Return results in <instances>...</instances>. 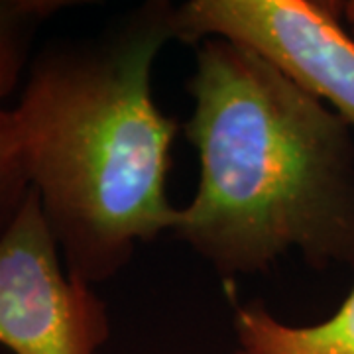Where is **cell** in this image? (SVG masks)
<instances>
[{
  "label": "cell",
  "mask_w": 354,
  "mask_h": 354,
  "mask_svg": "<svg viewBox=\"0 0 354 354\" xmlns=\"http://www.w3.org/2000/svg\"><path fill=\"white\" fill-rule=\"evenodd\" d=\"M109 335L106 305L67 272L32 187L0 239V344L14 354H95Z\"/></svg>",
  "instance_id": "4"
},
{
  "label": "cell",
  "mask_w": 354,
  "mask_h": 354,
  "mask_svg": "<svg viewBox=\"0 0 354 354\" xmlns=\"http://www.w3.org/2000/svg\"><path fill=\"white\" fill-rule=\"evenodd\" d=\"M32 191L24 144L12 109H0V239L12 227Z\"/></svg>",
  "instance_id": "7"
},
{
  "label": "cell",
  "mask_w": 354,
  "mask_h": 354,
  "mask_svg": "<svg viewBox=\"0 0 354 354\" xmlns=\"http://www.w3.org/2000/svg\"><path fill=\"white\" fill-rule=\"evenodd\" d=\"M77 2L67 0H0V102L18 87L32 62L39 28ZM2 109V104H0Z\"/></svg>",
  "instance_id": "6"
},
{
  "label": "cell",
  "mask_w": 354,
  "mask_h": 354,
  "mask_svg": "<svg viewBox=\"0 0 354 354\" xmlns=\"http://www.w3.org/2000/svg\"><path fill=\"white\" fill-rule=\"evenodd\" d=\"M187 88L201 176L174 234L225 276L291 250L315 268L354 266V138L341 116L223 38L199 44Z\"/></svg>",
  "instance_id": "2"
},
{
  "label": "cell",
  "mask_w": 354,
  "mask_h": 354,
  "mask_svg": "<svg viewBox=\"0 0 354 354\" xmlns=\"http://www.w3.org/2000/svg\"><path fill=\"white\" fill-rule=\"evenodd\" d=\"M339 4L313 0H189L176 6V38L244 46L354 127V39Z\"/></svg>",
  "instance_id": "3"
},
{
  "label": "cell",
  "mask_w": 354,
  "mask_h": 354,
  "mask_svg": "<svg viewBox=\"0 0 354 354\" xmlns=\"http://www.w3.org/2000/svg\"><path fill=\"white\" fill-rule=\"evenodd\" d=\"M234 354H354V290L335 315L311 327L279 323L264 304L239 305Z\"/></svg>",
  "instance_id": "5"
},
{
  "label": "cell",
  "mask_w": 354,
  "mask_h": 354,
  "mask_svg": "<svg viewBox=\"0 0 354 354\" xmlns=\"http://www.w3.org/2000/svg\"><path fill=\"white\" fill-rule=\"evenodd\" d=\"M342 6V12H344V18H346V22L351 24V28H353L354 32V0H351V2H344V4H341Z\"/></svg>",
  "instance_id": "8"
},
{
  "label": "cell",
  "mask_w": 354,
  "mask_h": 354,
  "mask_svg": "<svg viewBox=\"0 0 354 354\" xmlns=\"http://www.w3.org/2000/svg\"><path fill=\"white\" fill-rule=\"evenodd\" d=\"M174 14L169 2H146L93 38L46 46L12 109L65 268L91 286L179 223L165 193L177 120L152 97L153 62L176 39Z\"/></svg>",
  "instance_id": "1"
}]
</instances>
